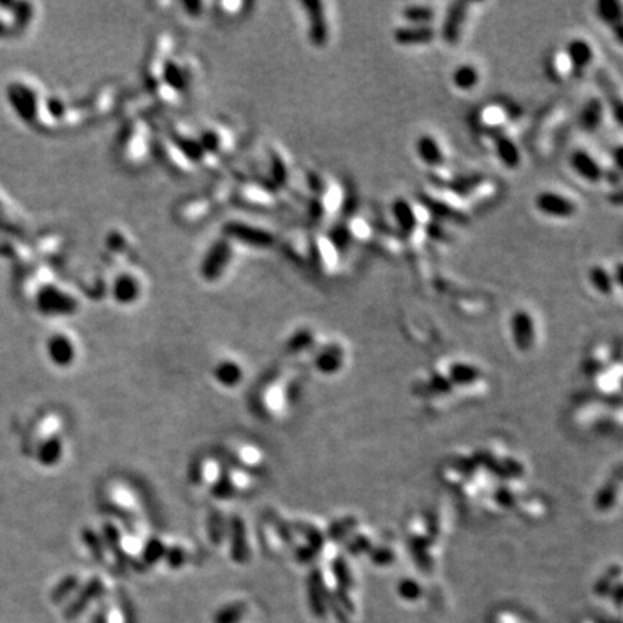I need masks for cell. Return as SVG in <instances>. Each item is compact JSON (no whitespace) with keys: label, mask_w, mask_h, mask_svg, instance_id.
I'll return each instance as SVG.
<instances>
[{"label":"cell","mask_w":623,"mask_h":623,"mask_svg":"<svg viewBox=\"0 0 623 623\" xmlns=\"http://www.w3.org/2000/svg\"><path fill=\"white\" fill-rule=\"evenodd\" d=\"M489 377L478 362L467 358L440 359L426 368L413 382V394L439 410L453 398L485 397Z\"/></svg>","instance_id":"1"},{"label":"cell","mask_w":623,"mask_h":623,"mask_svg":"<svg viewBox=\"0 0 623 623\" xmlns=\"http://www.w3.org/2000/svg\"><path fill=\"white\" fill-rule=\"evenodd\" d=\"M508 332L512 348L518 354L528 355L540 343L539 324L534 313L528 309H515L508 320Z\"/></svg>","instance_id":"2"},{"label":"cell","mask_w":623,"mask_h":623,"mask_svg":"<svg viewBox=\"0 0 623 623\" xmlns=\"http://www.w3.org/2000/svg\"><path fill=\"white\" fill-rule=\"evenodd\" d=\"M290 381V377L278 375L262 386L257 403L264 417L278 419L289 412L293 403V382Z\"/></svg>","instance_id":"3"},{"label":"cell","mask_w":623,"mask_h":623,"mask_svg":"<svg viewBox=\"0 0 623 623\" xmlns=\"http://www.w3.org/2000/svg\"><path fill=\"white\" fill-rule=\"evenodd\" d=\"M622 502V462L617 460L606 475L597 483L592 506L600 517H609L615 511H619Z\"/></svg>","instance_id":"4"},{"label":"cell","mask_w":623,"mask_h":623,"mask_svg":"<svg viewBox=\"0 0 623 623\" xmlns=\"http://www.w3.org/2000/svg\"><path fill=\"white\" fill-rule=\"evenodd\" d=\"M350 352L348 347L339 339L322 342L312 354L310 362L317 374L322 377H336L348 367Z\"/></svg>","instance_id":"5"},{"label":"cell","mask_w":623,"mask_h":623,"mask_svg":"<svg viewBox=\"0 0 623 623\" xmlns=\"http://www.w3.org/2000/svg\"><path fill=\"white\" fill-rule=\"evenodd\" d=\"M534 208L550 220L567 221L578 213V204L567 193L555 189H543L534 197Z\"/></svg>","instance_id":"6"},{"label":"cell","mask_w":623,"mask_h":623,"mask_svg":"<svg viewBox=\"0 0 623 623\" xmlns=\"http://www.w3.org/2000/svg\"><path fill=\"white\" fill-rule=\"evenodd\" d=\"M306 17V36L313 48L324 50L331 40V22L326 3L302 2L300 3Z\"/></svg>","instance_id":"7"},{"label":"cell","mask_w":623,"mask_h":623,"mask_svg":"<svg viewBox=\"0 0 623 623\" xmlns=\"http://www.w3.org/2000/svg\"><path fill=\"white\" fill-rule=\"evenodd\" d=\"M563 57L573 77H582L594 62L596 51L592 42L585 36H574L567 40Z\"/></svg>","instance_id":"8"},{"label":"cell","mask_w":623,"mask_h":623,"mask_svg":"<svg viewBox=\"0 0 623 623\" xmlns=\"http://www.w3.org/2000/svg\"><path fill=\"white\" fill-rule=\"evenodd\" d=\"M470 8L472 3L469 2H452L447 6L442 20V27L437 31V33L447 45L453 47L460 40L463 29L467 24Z\"/></svg>","instance_id":"9"},{"label":"cell","mask_w":623,"mask_h":623,"mask_svg":"<svg viewBox=\"0 0 623 623\" xmlns=\"http://www.w3.org/2000/svg\"><path fill=\"white\" fill-rule=\"evenodd\" d=\"M569 166L577 178L586 183L597 185L608 178V170L586 149H576L569 156Z\"/></svg>","instance_id":"10"},{"label":"cell","mask_w":623,"mask_h":623,"mask_svg":"<svg viewBox=\"0 0 623 623\" xmlns=\"http://www.w3.org/2000/svg\"><path fill=\"white\" fill-rule=\"evenodd\" d=\"M143 276L136 271V270H130L126 269L123 271H120L112 283V293L113 297L116 299V302L121 303V305H133L137 303L139 299L142 297L143 292H144V286H143Z\"/></svg>","instance_id":"11"},{"label":"cell","mask_w":623,"mask_h":623,"mask_svg":"<svg viewBox=\"0 0 623 623\" xmlns=\"http://www.w3.org/2000/svg\"><path fill=\"white\" fill-rule=\"evenodd\" d=\"M228 456L232 463L231 466L246 470L247 474L253 475L254 478L264 470L266 456L262 452V449L251 443L243 442L231 444L228 447Z\"/></svg>","instance_id":"12"},{"label":"cell","mask_w":623,"mask_h":623,"mask_svg":"<svg viewBox=\"0 0 623 623\" xmlns=\"http://www.w3.org/2000/svg\"><path fill=\"white\" fill-rule=\"evenodd\" d=\"M439 33L435 25H408L403 24L393 31V40L404 48L426 47L437 39Z\"/></svg>","instance_id":"13"},{"label":"cell","mask_w":623,"mask_h":623,"mask_svg":"<svg viewBox=\"0 0 623 623\" xmlns=\"http://www.w3.org/2000/svg\"><path fill=\"white\" fill-rule=\"evenodd\" d=\"M414 153L424 166L430 169H440L446 163V152L443 144L436 136L430 133H423L416 139Z\"/></svg>","instance_id":"14"},{"label":"cell","mask_w":623,"mask_h":623,"mask_svg":"<svg viewBox=\"0 0 623 623\" xmlns=\"http://www.w3.org/2000/svg\"><path fill=\"white\" fill-rule=\"evenodd\" d=\"M622 266H616V273L613 274L609 269L601 264H594L589 269L587 280L590 287L600 296L610 297L613 296L615 290H619L622 287Z\"/></svg>","instance_id":"15"},{"label":"cell","mask_w":623,"mask_h":623,"mask_svg":"<svg viewBox=\"0 0 623 623\" xmlns=\"http://www.w3.org/2000/svg\"><path fill=\"white\" fill-rule=\"evenodd\" d=\"M223 472L224 467L218 459L212 456H204L193 465L192 476L198 486L213 490L221 481Z\"/></svg>","instance_id":"16"},{"label":"cell","mask_w":623,"mask_h":623,"mask_svg":"<svg viewBox=\"0 0 623 623\" xmlns=\"http://www.w3.org/2000/svg\"><path fill=\"white\" fill-rule=\"evenodd\" d=\"M107 501L112 509L127 515L128 518H137L140 515V502L135 492L126 486L114 485L107 490Z\"/></svg>","instance_id":"17"},{"label":"cell","mask_w":623,"mask_h":623,"mask_svg":"<svg viewBox=\"0 0 623 623\" xmlns=\"http://www.w3.org/2000/svg\"><path fill=\"white\" fill-rule=\"evenodd\" d=\"M493 152H495V158L504 167L515 170L521 166L523 162L521 149L518 143L509 135L506 133L495 135V137H493Z\"/></svg>","instance_id":"18"},{"label":"cell","mask_w":623,"mask_h":623,"mask_svg":"<svg viewBox=\"0 0 623 623\" xmlns=\"http://www.w3.org/2000/svg\"><path fill=\"white\" fill-rule=\"evenodd\" d=\"M48 352L54 363L59 367H68L78 355V347L68 333H57L50 339Z\"/></svg>","instance_id":"19"},{"label":"cell","mask_w":623,"mask_h":623,"mask_svg":"<svg viewBox=\"0 0 623 623\" xmlns=\"http://www.w3.org/2000/svg\"><path fill=\"white\" fill-rule=\"evenodd\" d=\"M212 375L225 389H235L244 380V367L239 359L227 356L216 363Z\"/></svg>","instance_id":"20"},{"label":"cell","mask_w":623,"mask_h":623,"mask_svg":"<svg viewBox=\"0 0 623 623\" xmlns=\"http://www.w3.org/2000/svg\"><path fill=\"white\" fill-rule=\"evenodd\" d=\"M482 74L479 67L474 62H460L450 74V82L453 89L460 93H470L479 87Z\"/></svg>","instance_id":"21"},{"label":"cell","mask_w":623,"mask_h":623,"mask_svg":"<svg viewBox=\"0 0 623 623\" xmlns=\"http://www.w3.org/2000/svg\"><path fill=\"white\" fill-rule=\"evenodd\" d=\"M606 105L600 97H590L578 113V126L587 133H594L605 121Z\"/></svg>","instance_id":"22"},{"label":"cell","mask_w":623,"mask_h":623,"mask_svg":"<svg viewBox=\"0 0 623 623\" xmlns=\"http://www.w3.org/2000/svg\"><path fill=\"white\" fill-rule=\"evenodd\" d=\"M594 15L601 24L615 31L617 44H622V3L619 0H599L594 5Z\"/></svg>","instance_id":"23"},{"label":"cell","mask_w":623,"mask_h":623,"mask_svg":"<svg viewBox=\"0 0 623 623\" xmlns=\"http://www.w3.org/2000/svg\"><path fill=\"white\" fill-rule=\"evenodd\" d=\"M319 345V338L313 328L300 326L287 336L286 351L292 355H312Z\"/></svg>","instance_id":"24"},{"label":"cell","mask_w":623,"mask_h":623,"mask_svg":"<svg viewBox=\"0 0 623 623\" xmlns=\"http://www.w3.org/2000/svg\"><path fill=\"white\" fill-rule=\"evenodd\" d=\"M391 216L404 234H413L420 225L414 205L404 198H397L391 204Z\"/></svg>","instance_id":"25"},{"label":"cell","mask_w":623,"mask_h":623,"mask_svg":"<svg viewBox=\"0 0 623 623\" xmlns=\"http://www.w3.org/2000/svg\"><path fill=\"white\" fill-rule=\"evenodd\" d=\"M401 19L408 25H433L437 12L432 5L412 3L401 9Z\"/></svg>","instance_id":"26"},{"label":"cell","mask_w":623,"mask_h":623,"mask_svg":"<svg viewBox=\"0 0 623 623\" xmlns=\"http://www.w3.org/2000/svg\"><path fill=\"white\" fill-rule=\"evenodd\" d=\"M62 455H63V444H62L61 439L52 437V439H48L44 444L40 446L39 460L47 466H52L61 460Z\"/></svg>","instance_id":"27"}]
</instances>
